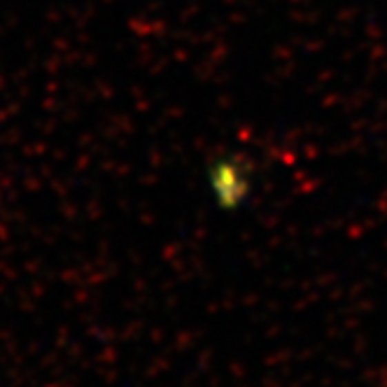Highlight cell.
Here are the masks:
<instances>
[{
    "mask_svg": "<svg viewBox=\"0 0 387 387\" xmlns=\"http://www.w3.org/2000/svg\"><path fill=\"white\" fill-rule=\"evenodd\" d=\"M208 187L219 208L233 210L243 206L252 192L248 166L238 157H217L208 168Z\"/></svg>",
    "mask_w": 387,
    "mask_h": 387,
    "instance_id": "6da1fadb",
    "label": "cell"
}]
</instances>
